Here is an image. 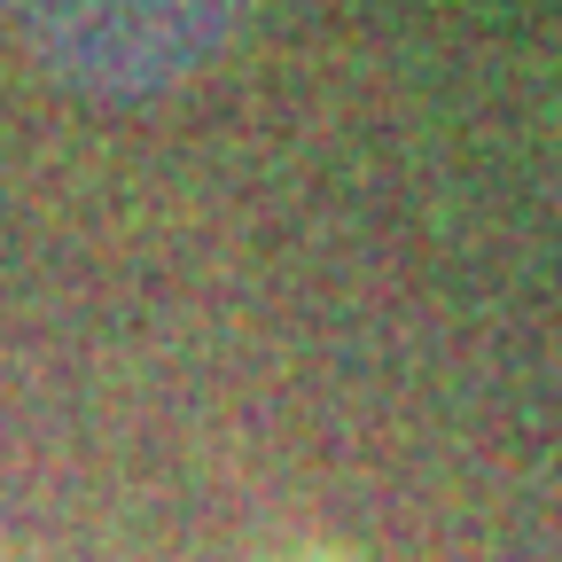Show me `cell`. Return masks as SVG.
I'll return each instance as SVG.
<instances>
[{"mask_svg":"<svg viewBox=\"0 0 562 562\" xmlns=\"http://www.w3.org/2000/svg\"><path fill=\"white\" fill-rule=\"evenodd\" d=\"M0 24L63 87L125 102L203 79L227 55L243 0H0Z\"/></svg>","mask_w":562,"mask_h":562,"instance_id":"obj_1","label":"cell"}]
</instances>
